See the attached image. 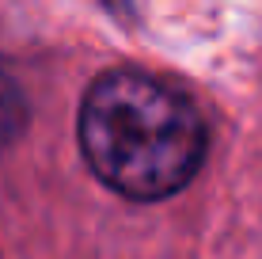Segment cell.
Listing matches in <instances>:
<instances>
[{"label":"cell","instance_id":"6da1fadb","mask_svg":"<svg viewBox=\"0 0 262 259\" xmlns=\"http://www.w3.org/2000/svg\"><path fill=\"white\" fill-rule=\"evenodd\" d=\"M80 149L111 191L156 202L198 175L205 160V118L175 84L137 69H114L84 95Z\"/></svg>","mask_w":262,"mask_h":259},{"label":"cell","instance_id":"7a4b0ae2","mask_svg":"<svg viewBox=\"0 0 262 259\" xmlns=\"http://www.w3.org/2000/svg\"><path fill=\"white\" fill-rule=\"evenodd\" d=\"M23 118H27V107H23V95L15 88V80L0 69V149H8L23 130Z\"/></svg>","mask_w":262,"mask_h":259}]
</instances>
